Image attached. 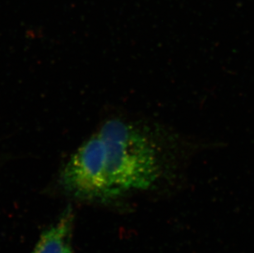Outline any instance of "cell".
<instances>
[{
  "label": "cell",
  "mask_w": 254,
  "mask_h": 253,
  "mask_svg": "<svg viewBox=\"0 0 254 253\" xmlns=\"http://www.w3.org/2000/svg\"><path fill=\"white\" fill-rule=\"evenodd\" d=\"M160 175L156 147L139 127L108 120L71 156L60 174L66 193L86 201H106L147 189Z\"/></svg>",
  "instance_id": "obj_1"
},
{
  "label": "cell",
  "mask_w": 254,
  "mask_h": 253,
  "mask_svg": "<svg viewBox=\"0 0 254 253\" xmlns=\"http://www.w3.org/2000/svg\"><path fill=\"white\" fill-rule=\"evenodd\" d=\"M73 215L70 208L60 220L44 232L32 253H64L71 246Z\"/></svg>",
  "instance_id": "obj_2"
},
{
  "label": "cell",
  "mask_w": 254,
  "mask_h": 253,
  "mask_svg": "<svg viewBox=\"0 0 254 253\" xmlns=\"http://www.w3.org/2000/svg\"><path fill=\"white\" fill-rule=\"evenodd\" d=\"M64 253H73V252H72V247H68Z\"/></svg>",
  "instance_id": "obj_3"
}]
</instances>
